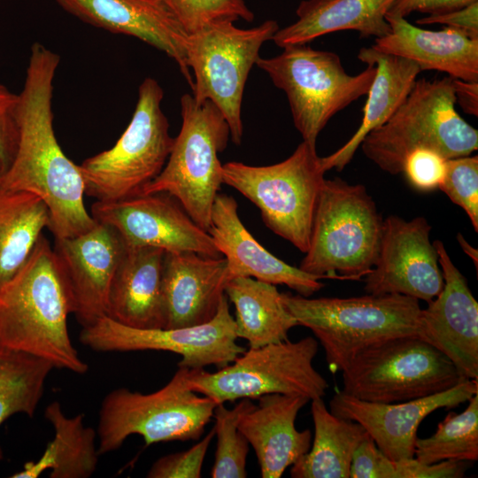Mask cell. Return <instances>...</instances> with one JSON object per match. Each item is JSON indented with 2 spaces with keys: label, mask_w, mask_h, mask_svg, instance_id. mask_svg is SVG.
<instances>
[{
  "label": "cell",
  "mask_w": 478,
  "mask_h": 478,
  "mask_svg": "<svg viewBox=\"0 0 478 478\" xmlns=\"http://www.w3.org/2000/svg\"><path fill=\"white\" fill-rule=\"evenodd\" d=\"M59 56L39 42L31 46L17 108L18 143L0 188L36 195L46 204L55 239L91 229L96 220L85 208V184L78 165L62 150L53 127V82Z\"/></svg>",
  "instance_id": "1"
},
{
  "label": "cell",
  "mask_w": 478,
  "mask_h": 478,
  "mask_svg": "<svg viewBox=\"0 0 478 478\" xmlns=\"http://www.w3.org/2000/svg\"><path fill=\"white\" fill-rule=\"evenodd\" d=\"M71 313L53 248L42 235L24 265L0 285V347L83 374L89 366L72 343L67 327Z\"/></svg>",
  "instance_id": "2"
},
{
  "label": "cell",
  "mask_w": 478,
  "mask_h": 478,
  "mask_svg": "<svg viewBox=\"0 0 478 478\" xmlns=\"http://www.w3.org/2000/svg\"><path fill=\"white\" fill-rule=\"evenodd\" d=\"M281 299L298 326L314 334L333 373L342 372L361 350L375 343L420 336L421 308L412 297L366 294L311 298L281 293Z\"/></svg>",
  "instance_id": "3"
},
{
  "label": "cell",
  "mask_w": 478,
  "mask_h": 478,
  "mask_svg": "<svg viewBox=\"0 0 478 478\" xmlns=\"http://www.w3.org/2000/svg\"><path fill=\"white\" fill-rule=\"evenodd\" d=\"M452 81L450 76L417 79L395 113L363 139L365 156L396 175L418 149L431 150L445 159L477 150L478 131L456 111Z\"/></svg>",
  "instance_id": "4"
},
{
  "label": "cell",
  "mask_w": 478,
  "mask_h": 478,
  "mask_svg": "<svg viewBox=\"0 0 478 478\" xmlns=\"http://www.w3.org/2000/svg\"><path fill=\"white\" fill-rule=\"evenodd\" d=\"M382 222L364 185L325 180L299 268L325 279L360 281L376 261Z\"/></svg>",
  "instance_id": "5"
},
{
  "label": "cell",
  "mask_w": 478,
  "mask_h": 478,
  "mask_svg": "<svg viewBox=\"0 0 478 478\" xmlns=\"http://www.w3.org/2000/svg\"><path fill=\"white\" fill-rule=\"evenodd\" d=\"M190 369L178 366L171 380L148 394L118 388L99 410V455L121 447L129 436H141L146 446L170 441L198 440L217 404L189 385Z\"/></svg>",
  "instance_id": "6"
},
{
  "label": "cell",
  "mask_w": 478,
  "mask_h": 478,
  "mask_svg": "<svg viewBox=\"0 0 478 478\" xmlns=\"http://www.w3.org/2000/svg\"><path fill=\"white\" fill-rule=\"evenodd\" d=\"M325 171L316 145L303 141L285 160L270 166L231 161L222 165L223 183L260 211L266 226L305 253Z\"/></svg>",
  "instance_id": "7"
},
{
  "label": "cell",
  "mask_w": 478,
  "mask_h": 478,
  "mask_svg": "<svg viewBox=\"0 0 478 478\" xmlns=\"http://www.w3.org/2000/svg\"><path fill=\"white\" fill-rule=\"evenodd\" d=\"M163 97L155 79L143 80L132 119L116 143L79 166L85 194L98 201L139 196L161 173L174 140L161 108Z\"/></svg>",
  "instance_id": "8"
},
{
  "label": "cell",
  "mask_w": 478,
  "mask_h": 478,
  "mask_svg": "<svg viewBox=\"0 0 478 478\" xmlns=\"http://www.w3.org/2000/svg\"><path fill=\"white\" fill-rule=\"evenodd\" d=\"M282 49L274 58H259L256 66L285 92L295 127L303 141L316 145L320 133L332 117L367 95L376 68L367 65L361 73L351 75L335 52L306 44Z\"/></svg>",
  "instance_id": "9"
},
{
  "label": "cell",
  "mask_w": 478,
  "mask_h": 478,
  "mask_svg": "<svg viewBox=\"0 0 478 478\" xmlns=\"http://www.w3.org/2000/svg\"><path fill=\"white\" fill-rule=\"evenodd\" d=\"M181 127L166 163L142 195L170 194L208 231L212 205L223 183L218 155L227 148L230 130L212 102L198 104L189 94L181 97Z\"/></svg>",
  "instance_id": "10"
},
{
  "label": "cell",
  "mask_w": 478,
  "mask_h": 478,
  "mask_svg": "<svg viewBox=\"0 0 478 478\" xmlns=\"http://www.w3.org/2000/svg\"><path fill=\"white\" fill-rule=\"evenodd\" d=\"M342 373L343 392L383 404L428 397L467 379L443 352L418 335L369 345Z\"/></svg>",
  "instance_id": "11"
},
{
  "label": "cell",
  "mask_w": 478,
  "mask_h": 478,
  "mask_svg": "<svg viewBox=\"0 0 478 478\" xmlns=\"http://www.w3.org/2000/svg\"><path fill=\"white\" fill-rule=\"evenodd\" d=\"M318 350L312 336L250 348L217 372L190 369L189 385L217 405L274 393L322 398L329 385L313 366Z\"/></svg>",
  "instance_id": "12"
},
{
  "label": "cell",
  "mask_w": 478,
  "mask_h": 478,
  "mask_svg": "<svg viewBox=\"0 0 478 478\" xmlns=\"http://www.w3.org/2000/svg\"><path fill=\"white\" fill-rule=\"evenodd\" d=\"M278 29L274 19L247 29L220 20L189 35L186 58L195 78L192 96L198 104L208 100L220 109L235 145L242 143V101L250 71L262 45Z\"/></svg>",
  "instance_id": "13"
},
{
  "label": "cell",
  "mask_w": 478,
  "mask_h": 478,
  "mask_svg": "<svg viewBox=\"0 0 478 478\" xmlns=\"http://www.w3.org/2000/svg\"><path fill=\"white\" fill-rule=\"evenodd\" d=\"M80 342L96 351H163L180 355L178 366L222 368L245 349L237 343L235 319L223 296L218 312L202 325L178 328H137L104 316L82 328Z\"/></svg>",
  "instance_id": "14"
},
{
  "label": "cell",
  "mask_w": 478,
  "mask_h": 478,
  "mask_svg": "<svg viewBox=\"0 0 478 478\" xmlns=\"http://www.w3.org/2000/svg\"><path fill=\"white\" fill-rule=\"evenodd\" d=\"M91 216L114 228L128 247H156L166 252L222 257L208 231L166 192L117 201L96 200L91 206Z\"/></svg>",
  "instance_id": "15"
},
{
  "label": "cell",
  "mask_w": 478,
  "mask_h": 478,
  "mask_svg": "<svg viewBox=\"0 0 478 478\" xmlns=\"http://www.w3.org/2000/svg\"><path fill=\"white\" fill-rule=\"evenodd\" d=\"M431 228L420 216L405 220L390 215L383 220L376 261L365 276V291L433 300L443 289V277L429 239Z\"/></svg>",
  "instance_id": "16"
},
{
  "label": "cell",
  "mask_w": 478,
  "mask_h": 478,
  "mask_svg": "<svg viewBox=\"0 0 478 478\" xmlns=\"http://www.w3.org/2000/svg\"><path fill=\"white\" fill-rule=\"evenodd\" d=\"M126 248L114 228L97 221L87 232L55 239L56 266L82 328L106 316L112 281Z\"/></svg>",
  "instance_id": "17"
},
{
  "label": "cell",
  "mask_w": 478,
  "mask_h": 478,
  "mask_svg": "<svg viewBox=\"0 0 478 478\" xmlns=\"http://www.w3.org/2000/svg\"><path fill=\"white\" fill-rule=\"evenodd\" d=\"M478 393V381L465 379L454 387L428 397L397 403H375L338 391L329 401L330 412L359 423L390 459L414 457L420 422L439 408H453Z\"/></svg>",
  "instance_id": "18"
},
{
  "label": "cell",
  "mask_w": 478,
  "mask_h": 478,
  "mask_svg": "<svg viewBox=\"0 0 478 478\" xmlns=\"http://www.w3.org/2000/svg\"><path fill=\"white\" fill-rule=\"evenodd\" d=\"M443 277L441 292L421 309L420 336L467 379H478V303L443 242H433Z\"/></svg>",
  "instance_id": "19"
},
{
  "label": "cell",
  "mask_w": 478,
  "mask_h": 478,
  "mask_svg": "<svg viewBox=\"0 0 478 478\" xmlns=\"http://www.w3.org/2000/svg\"><path fill=\"white\" fill-rule=\"evenodd\" d=\"M81 20L135 37L163 51L193 86L187 65L189 35L162 0H54Z\"/></svg>",
  "instance_id": "20"
},
{
  "label": "cell",
  "mask_w": 478,
  "mask_h": 478,
  "mask_svg": "<svg viewBox=\"0 0 478 478\" xmlns=\"http://www.w3.org/2000/svg\"><path fill=\"white\" fill-rule=\"evenodd\" d=\"M208 233L227 260L228 281L251 277L274 285H286L306 297L325 286L320 281L324 277L290 266L264 248L243 224L237 203L231 196L217 195Z\"/></svg>",
  "instance_id": "21"
},
{
  "label": "cell",
  "mask_w": 478,
  "mask_h": 478,
  "mask_svg": "<svg viewBox=\"0 0 478 478\" xmlns=\"http://www.w3.org/2000/svg\"><path fill=\"white\" fill-rule=\"evenodd\" d=\"M227 281L224 257L166 251L162 278L164 328L194 327L212 320Z\"/></svg>",
  "instance_id": "22"
},
{
  "label": "cell",
  "mask_w": 478,
  "mask_h": 478,
  "mask_svg": "<svg viewBox=\"0 0 478 478\" xmlns=\"http://www.w3.org/2000/svg\"><path fill=\"white\" fill-rule=\"evenodd\" d=\"M257 399L258 405L241 415L238 428L255 451L261 477L280 478L311 448V431L295 426L297 413L310 399L278 393Z\"/></svg>",
  "instance_id": "23"
},
{
  "label": "cell",
  "mask_w": 478,
  "mask_h": 478,
  "mask_svg": "<svg viewBox=\"0 0 478 478\" xmlns=\"http://www.w3.org/2000/svg\"><path fill=\"white\" fill-rule=\"evenodd\" d=\"M385 18L390 31L375 38L373 49L413 61L421 72L436 70L453 79L478 81V39L451 27L434 31L397 15Z\"/></svg>",
  "instance_id": "24"
},
{
  "label": "cell",
  "mask_w": 478,
  "mask_h": 478,
  "mask_svg": "<svg viewBox=\"0 0 478 478\" xmlns=\"http://www.w3.org/2000/svg\"><path fill=\"white\" fill-rule=\"evenodd\" d=\"M165 253L156 247L127 246L110 287L107 317L131 328H165Z\"/></svg>",
  "instance_id": "25"
},
{
  "label": "cell",
  "mask_w": 478,
  "mask_h": 478,
  "mask_svg": "<svg viewBox=\"0 0 478 478\" xmlns=\"http://www.w3.org/2000/svg\"><path fill=\"white\" fill-rule=\"evenodd\" d=\"M358 58L375 66V77L367 93L358 130L337 150L320 158L325 172L333 168L342 171L351 162L366 135L383 125L403 104L421 72L413 61L377 51L372 47L361 48Z\"/></svg>",
  "instance_id": "26"
},
{
  "label": "cell",
  "mask_w": 478,
  "mask_h": 478,
  "mask_svg": "<svg viewBox=\"0 0 478 478\" xmlns=\"http://www.w3.org/2000/svg\"><path fill=\"white\" fill-rule=\"evenodd\" d=\"M395 1L304 0L296 11L297 19L279 28L272 40L283 48L343 30L357 31L362 38H379L390 31L385 17Z\"/></svg>",
  "instance_id": "27"
},
{
  "label": "cell",
  "mask_w": 478,
  "mask_h": 478,
  "mask_svg": "<svg viewBox=\"0 0 478 478\" xmlns=\"http://www.w3.org/2000/svg\"><path fill=\"white\" fill-rule=\"evenodd\" d=\"M44 417L53 428V439L37 460L27 462L12 477L37 478L46 470L50 478L90 477L99 458L96 431L85 426L83 414L66 416L58 401L46 406Z\"/></svg>",
  "instance_id": "28"
},
{
  "label": "cell",
  "mask_w": 478,
  "mask_h": 478,
  "mask_svg": "<svg viewBox=\"0 0 478 478\" xmlns=\"http://www.w3.org/2000/svg\"><path fill=\"white\" fill-rule=\"evenodd\" d=\"M224 292L235 308L236 335L250 348L286 341L289 331L298 326L274 284L235 277L227 281Z\"/></svg>",
  "instance_id": "29"
},
{
  "label": "cell",
  "mask_w": 478,
  "mask_h": 478,
  "mask_svg": "<svg viewBox=\"0 0 478 478\" xmlns=\"http://www.w3.org/2000/svg\"><path fill=\"white\" fill-rule=\"evenodd\" d=\"M314 425L312 444L291 466L293 478H350L353 453L367 436L358 422L328 411L322 398L311 400Z\"/></svg>",
  "instance_id": "30"
},
{
  "label": "cell",
  "mask_w": 478,
  "mask_h": 478,
  "mask_svg": "<svg viewBox=\"0 0 478 478\" xmlns=\"http://www.w3.org/2000/svg\"><path fill=\"white\" fill-rule=\"evenodd\" d=\"M49 223V210L36 195L0 188V285L24 265Z\"/></svg>",
  "instance_id": "31"
},
{
  "label": "cell",
  "mask_w": 478,
  "mask_h": 478,
  "mask_svg": "<svg viewBox=\"0 0 478 478\" xmlns=\"http://www.w3.org/2000/svg\"><path fill=\"white\" fill-rule=\"evenodd\" d=\"M53 368L41 358L0 347V426L16 413L34 417Z\"/></svg>",
  "instance_id": "32"
},
{
  "label": "cell",
  "mask_w": 478,
  "mask_h": 478,
  "mask_svg": "<svg viewBox=\"0 0 478 478\" xmlns=\"http://www.w3.org/2000/svg\"><path fill=\"white\" fill-rule=\"evenodd\" d=\"M460 413L450 412L429 437L418 438L414 456L421 463L478 459V393Z\"/></svg>",
  "instance_id": "33"
},
{
  "label": "cell",
  "mask_w": 478,
  "mask_h": 478,
  "mask_svg": "<svg viewBox=\"0 0 478 478\" xmlns=\"http://www.w3.org/2000/svg\"><path fill=\"white\" fill-rule=\"evenodd\" d=\"M253 402L243 398L227 409L224 404L216 405L212 418L215 420L214 434L217 436L215 459L211 476L212 478H245L250 443L238 428L241 415Z\"/></svg>",
  "instance_id": "34"
},
{
  "label": "cell",
  "mask_w": 478,
  "mask_h": 478,
  "mask_svg": "<svg viewBox=\"0 0 478 478\" xmlns=\"http://www.w3.org/2000/svg\"><path fill=\"white\" fill-rule=\"evenodd\" d=\"M188 35L220 21L251 22L254 13L244 0H162Z\"/></svg>",
  "instance_id": "35"
},
{
  "label": "cell",
  "mask_w": 478,
  "mask_h": 478,
  "mask_svg": "<svg viewBox=\"0 0 478 478\" xmlns=\"http://www.w3.org/2000/svg\"><path fill=\"white\" fill-rule=\"evenodd\" d=\"M438 189L465 211L478 232V156L446 159L444 176Z\"/></svg>",
  "instance_id": "36"
},
{
  "label": "cell",
  "mask_w": 478,
  "mask_h": 478,
  "mask_svg": "<svg viewBox=\"0 0 478 478\" xmlns=\"http://www.w3.org/2000/svg\"><path fill=\"white\" fill-rule=\"evenodd\" d=\"M213 428L190 449L170 453L157 459L147 473L149 478H199Z\"/></svg>",
  "instance_id": "37"
},
{
  "label": "cell",
  "mask_w": 478,
  "mask_h": 478,
  "mask_svg": "<svg viewBox=\"0 0 478 478\" xmlns=\"http://www.w3.org/2000/svg\"><path fill=\"white\" fill-rule=\"evenodd\" d=\"M445 158L428 149H418L406 158L403 173L417 190L431 191L439 188L445 172Z\"/></svg>",
  "instance_id": "38"
},
{
  "label": "cell",
  "mask_w": 478,
  "mask_h": 478,
  "mask_svg": "<svg viewBox=\"0 0 478 478\" xmlns=\"http://www.w3.org/2000/svg\"><path fill=\"white\" fill-rule=\"evenodd\" d=\"M395 461L387 457L367 436L356 448L351 464V478H394Z\"/></svg>",
  "instance_id": "39"
},
{
  "label": "cell",
  "mask_w": 478,
  "mask_h": 478,
  "mask_svg": "<svg viewBox=\"0 0 478 478\" xmlns=\"http://www.w3.org/2000/svg\"><path fill=\"white\" fill-rule=\"evenodd\" d=\"M19 95L0 83V161L5 169L11 164L17 148V108Z\"/></svg>",
  "instance_id": "40"
},
{
  "label": "cell",
  "mask_w": 478,
  "mask_h": 478,
  "mask_svg": "<svg viewBox=\"0 0 478 478\" xmlns=\"http://www.w3.org/2000/svg\"><path fill=\"white\" fill-rule=\"evenodd\" d=\"M469 461L443 460L431 464L411 458L395 461V478H460L469 468Z\"/></svg>",
  "instance_id": "41"
},
{
  "label": "cell",
  "mask_w": 478,
  "mask_h": 478,
  "mask_svg": "<svg viewBox=\"0 0 478 478\" xmlns=\"http://www.w3.org/2000/svg\"><path fill=\"white\" fill-rule=\"evenodd\" d=\"M417 25L440 24L478 39V1L463 8L416 19Z\"/></svg>",
  "instance_id": "42"
},
{
  "label": "cell",
  "mask_w": 478,
  "mask_h": 478,
  "mask_svg": "<svg viewBox=\"0 0 478 478\" xmlns=\"http://www.w3.org/2000/svg\"><path fill=\"white\" fill-rule=\"evenodd\" d=\"M478 0H396L387 14L405 18L413 12L442 14L467 6Z\"/></svg>",
  "instance_id": "43"
},
{
  "label": "cell",
  "mask_w": 478,
  "mask_h": 478,
  "mask_svg": "<svg viewBox=\"0 0 478 478\" xmlns=\"http://www.w3.org/2000/svg\"><path fill=\"white\" fill-rule=\"evenodd\" d=\"M453 89L456 103L464 112L478 116V81H466L453 79Z\"/></svg>",
  "instance_id": "44"
},
{
  "label": "cell",
  "mask_w": 478,
  "mask_h": 478,
  "mask_svg": "<svg viewBox=\"0 0 478 478\" xmlns=\"http://www.w3.org/2000/svg\"><path fill=\"white\" fill-rule=\"evenodd\" d=\"M458 242L459 243L460 246L462 247L463 251L469 255V257L475 261V266L477 267V251L474 250L463 237L461 234H458L457 236Z\"/></svg>",
  "instance_id": "45"
},
{
  "label": "cell",
  "mask_w": 478,
  "mask_h": 478,
  "mask_svg": "<svg viewBox=\"0 0 478 478\" xmlns=\"http://www.w3.org/2000/svg\"><path fill=\"white\" fill-rule=\"evenodd\" d=\"M4 171H5V167L3 165V163L0 161V180H1V177H2L3 173H4Z\"/></svg>",
  "instance_id": "46"
}]
</instances>
